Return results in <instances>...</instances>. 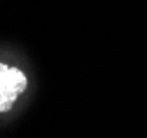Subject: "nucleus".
<instances>
[{"mask_svg":"<svg viewBox=\"0 0 147 138\" xmlns=\"http://www.w3.org/2000/svg\"><path fill=\"white\" fill-rule=\"evenodd\" d=\"M26 77L18 68L0 65V111H9L14 101L26 88Z\"/></svg>","mask_w":147,"mask_h":138,"instance_id":"f257e3e1","label":"nucleus"}]
</instances>
